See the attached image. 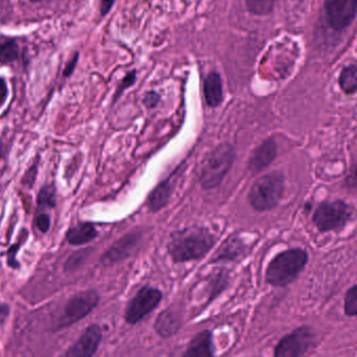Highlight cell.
I'll use <instances>...</instances> for the list:
<instances>
[{
  "label": "cell",
  "mask_w": 357,
  "mask_h": 357,
  "mask_svg": "<svg viewBox=\"0 0 357 357\" xmlns=\"http://www.w3.org/2000/svg\"><path fill=\"white\" fill-rule=\"evenodd\" d=\"M217 237L208 227L194 225L170 234L167 252L175 264L204 258L214 248Z\"/></svg>",
  "instance_id": "1"
},
{
  "label": "cell",
  "mask_w": 357,
  "mask_h": 357,
  "mask_svg": "<svg viewBox=\"0 0 357 357\" xmlns=\"http://www.w3.org/2000/svg\"><path fill=\"white\" fill-rule=\"evenodd\" d=\"M308 252L302 248H288L275 255L265 271V282L273 287L294 283L308 264Z\"/></svg>",
  "instance_id": "2"
},
{
  "label": "cell",
  "mask_w": 357,
  "mask_h": 357,
  "mask_svg": "<svg viewBox=\"0 0 357 357\" xmlns=\"http://www.w3.org/2000/svg\"><path fill=\"white\" fill-rule=\"evenodd\" d=\"M235 160V148L229 143L220 144L208 152L198 174L202 189L210 191L218 188L229 174Z\"/></svg>",
  "instance_id": "3"
},
{
  "label": "cell",
  "mask_w": 357,
  "mask_h": 357,
  "mask_svg": "<svg viewBox=\"0 0 357 357\" xmlns=\"http://www.w3.org/2000/svg\"><path fill=\"white\" fill-rule=\"evenodd\" d=\"M285 190V176L281 171H273L259 177L248 192V202L256 212L264 213L277 208Z\"/></svg>",
  "instance_id": "4"
},
{
  "label": "cell",
  "mask_w": 357,
  "mask_h": 357,
  "mask_svg": "<svg viewBox=\"0 0 357 357\" xmlns=\"http://www.w3.org/2000/svg\"><path fill=\"white\" fill-rule=\"evenodd\" d=\"M354 212V208L344 200H327L317 204L312 222L321 233L340 231L352 220Z\"/></svg>",
  "instance_id": "5"
},
{
  "label": "cell",
  "mask_w": 357,
  "mask_h": 357,
  "mask_svg": "<svg viewBox=\"0 0 357 357\" xmlns=\"http://www.w3.org/2000/svg\"><path fill=\"white\" fill-rule=\"evenodd\" d=\"M317 334L310 326H301L286 334L275 347V357H300L312 350Z\"/></svg>",
  "instance_id": "6"
},
{
  "label": "cell",
  "mask_w": 357,
  "mask_h": 357,
  "mask_svg": "<svg viewBox=\"0 0 357 357\" xmlns=\"http://www.w3.org/2000/svg\"><path fill=\"white\" fill-rule=\"evenodd\" d=\"M100 294L96 290H83L66 303L56 329H63L86 317L99 305Z\"/></svg>",
  "instance_id": "7"
},
{
  "label": "cell",
  "mask_w": 357,
  "mask_h": 357,
  "mask_svg": "<svg viewBox=\"0 0 357 357\" xmlns=\"http://www.w3.org/2000/svg\"><path fill=\"white\" fill-rule=\"evenodd\" d=\"M162 300V292L158 288L146 285L137 290L125 311V321L129 325H137L153 312Z\"/></svg>",
  "instance_id": "8"
},
{
  "label": "cell",
  "mask_w": 357,
  "mask_h": 357,
  "mask_svg": "<svg viewBox=\"0 0 357 357\" xmlns=\"http://www.w3.org/2000/svg\"><path fill=\"white\" fill-rule=\"evenodd\" d=\"M188 165L185 160L178 165L164 181H160L148 195L146 206L151 213H158L166 208L172 197L177 181L185 173Z\"/></svg>",
  "instance_id": "9"
},
{
  "label": "cell",
  "mask_w": 357,
  "mask_h": 357,
  "mask_svg": "<svg viewBox=\"0 0 357 357\" xmlns=\"http://www.w3.org/2000/svg\"><path fill=\"white\" fill-rule=\"evenodd\" d=\"M144 238V231L141 229L126 234L114 242L109 250L104 252L101 257V263L104 266H112L122 261L126 260L137 250Z\"/></svg>",
  "instance_id": "10"
},
{
  "label": "cell",
  "mask_w": 357,
  "mask_h": 357,
  "mask_svg": "<svg viewBox=\"0 0 357 357\" xmlns=\"http://www.w3.org/2000/svg\"><path fill=\"white\" fill-rule=\"evenodd\" d=\"M248 254V244L244 238L236 233L229 236L211 257L208 264H227L240 262Z\"/></svg>",
  "instance_id": "11"
},
{
  "label": "cell",
  "mask_w": 357,
  "mask_h": 357,
  "mask_svg": "<svg viewBox=\"0 0 357 357\" xmlns=\"http://www.w3.org/2000/svg\"><path fill=\"white\" fill-rule=\"evenodd\" d=\"M328 22L334 30L348 28L356 15V0H325Z\"/></svg>",
  "instance_id": "12"
},
{
  "label": "cell",
  "mask_w": 357,
  "mask_h": 357,
  "mask_svg": "<svg viewBox=\"0 0 357 357\" xmlns=\"http://www.w3.org/2000/svg\"><path fill=\"white\" fill-rule=\"evenodd\" d=\"M103 338V330L98 324H91L76 342L64 353L66 357H91L97 353Z\"/></svg>",
  "instance_id": "13"
},
{
  "label": "cell",
  "mask_w": 357,
  "mask_h": 357,
  "mask_svg": "<svg viewBox=\"0 0 357 357\" xmlns=\"http://www.w3.org/2000/svg\"><path fill=\"white\" fill-rule=\"evenodd\" d=\"M278 146L275 139H267L250 153L248 168L252 174L262 172L277 158Z\"/></svg>",
  "instance_id": "14"
},
{
  "label": "cell",
  "mask_w": 357,
  "mask_h": 357,
  "mask_svg": "<svg viewBox=\"0 0 357 357\" xmlns=\"http://www.w3.org/2000/svg\"><path fill=\"white\" fill-rule=\"evenodd\" d=\"M183 314L178 307L170 306L158 314L154 323V330L162 338H170L181 330Z\"/></svg>",
  "instance_id": "15"
},
{
  "label": "cell",
  "mask_w": 357,
  "mask_h": 357,
  "mask_svg": "<svg viewBox=\"0 0 357 357\" xmlns=\"http://www.w3.org/2000/svg\"><path fill=\"white\" fill-rule=\"evenodd\" d=\"M231 285V271L225 267L215 269L206 278V290H208V296H206V303L204 306V310L208 308V305L212 304L215 300H217L219 296L223 294Z\"/></svg>",
  "instance_id": "16"
},
{
  "label": "cell",
  "mask_w": 357,
  "mask_h": 357,
  "mask_svg": "<svg viewBox=\"0 0 357 357\" xmlns=\"http://www.w3.org/2000/svg\"><path fill=\"white\" fill-rule=\"evenodd\" d=\"M215 355L213 333L206 329L196 334L183 353V357H213Z\"/></svg>",
  "instance_id": "17"
},
{
  "label": "cell",
  "mask_w": 357,
  "mask_h": 357,
  "mask_svg": "<svg viewBox=\"0 0 357 357\" xmlns=\"http://www.w3.org/2000/svg\"><path fill=\"white\" fill-rule=\"evenodd\" d=\"M97 227L91 222H79L73 225L66 234V240L74 246L85 245L98 237Z\"/></svg>",
  "instance_id": "18"
},
{
  "label": "cell",
  "mask_w": 357,
  "mask_h": 357,
  "mask_svg": "<svg viewBox=\"0 0 357 357\" xmlns=\"http://www.w3.org/2000/svg\"><path fill=\"white\" fill-rule=\"evenodd\" d=\"M204 97L211 107L220 105L223 100L222 81L217 73H211L204 82Z\"/></svg>",
  "instance_id": "19"
},
{
  "label": "cell",
  "mask_w": 357,
  "mask_h": 357,
  "mask_svg": "<svg viewBox=\"0 0 357 357\" xmlns=\"http://www.w3.org/2000/svg\"><path fill=\"white\" fill-rule=\"evenodd\" d=\"M20 49L13 38H3L0 41V66H9L20 59Z\"/></svg>",
  "instance_id": "20"
},
{
  "label": "cell",
  "mask_w": 357,
  "mask_h": 357,
  "mask_svg": "<svg viewBox=\"0 0 357 357\" xmlns=\"http://www.w3.org/2000/svg\"><path fill=\"white\" fill-rule=\"evenodd\" d=\"M340 89H342L344 93L347 95H353L356 91L357 89V70L356 66H347L340 73Z\"/></svg>",
  "instance_id": "21"
},
{
  "label": "cell",
  "mask_w": 357,
  "mask_h": 357,
  "mask_svg": "<svg viewBox=\"0 0 357 357\" xmlns=\"http://www.w3.org/2000/svg\"><path fill=\"white\" fill-rule=\"evenodd\" d=\"M57 202H56V188L54 185H43L37 195V206L43 208H55Z\"/></svg>",
  "instance_id": "22"
},
{
  "label": "cell",
  "mask_w": 357,
  "mask_h": 357,
  "mask_svg": "<svg viewBox=\"0 0 357 357\" xmlns=\"http://www.w3.org/2000/svg\"><path fill=\"white\" fill-rule=\"evenodd\" d=\"M279 0H246V7L255 15H267L275 9Z\"/></svg>",
  "instance_id": "23"
},
{
  "label": "cell",
  "mask_w": 357,
  "mask_h": 357,
  "mask_svg": "<svg viewBox=\"0 0 357 357\" xmlns=\"http://www.w3.org/2000/svg\"><path fill=\"white\" fill-rule=\"evenodd\" d=\"M344 314L349 317H355L357 315V286L353 285L352 287L347 290L344 294Z\"/></svg>",
  "instance_id": "24"
},
{
  "label": "cell",
  "mask_w": 357,
  "mask_h": 357,
  "mask_svg": "<svg viewBox=\"0 0 357 357\" xmlns=\"http://www.w3.org/2000/svg\"><path fill=\"white\" fill-rule=\"evenodd\" d=\"M91 248H87V250H81V252H75L74 255H72L70 259L66 260V265H64L66 271H76L84 262L85 257L91 252Z\"/></svg>",
  "instance_id": "25"
},
{
  "label": "cell",
  "mask_w": 357,
  "mask_h": 357,
  "mask_svg": "<svg viewBox=\"0 0 357 357\" xmlns=\"http://www.w3.org/2000/svg\"><path fill=\"white\" fill-rule=\"evenodd\" d=\"M135 81H137V72H135V70H132V72L128 73V74L125 76V78L123 79L121 84L119 85L116 93H114V101L116 102V100H118V98H120L121 96H122V93H124L127 89L132 86V85L135 84Z\"/></svg>",
  "instance_id": "26"
},
{
  "label": "cell",
  "mask_w": 357,
  "mask_h": 357,
  "mask_svg": "<svg viewBox=\"0 0 357 357\" xmlns=\"http://www.w3.org/2000/svg\"><path fill=\"white\" fill-rule=\"evenodd\" d=\"M20 246H22V243H14L10 246L9 250H8L7 254V263L8 266L11 267L13 269H20V262L17 260V254L20 252Z\"/></svg>",
  "instance_id": "27"
},
{
  "label": "cell",
  "mask_w": 357,
  "mask_h": 357,
  "mask_svg": "<svg viewBox=\"0 0 357 357\" xmlns=\"http://www.w3.org/2000/svg\"><path fill=\"white\" fill-rule=\"evenodd\" d=\"M35 227L43 234H47L51 229V216L47 213H40L34 219Z\"/></svg>",
  "instance_id": "28"
},
{
  "label": "cell",
  "mask_w": 357,
  "mask_h": 357,
  "mask_svg": "<svg viewBox=\"0 0 357 357\" xmlns=\"http://www.w3.org/2000/svg\"><path fill=\"white\" fill-rule=\"evenodd\" d=\"M79 58H80V54H79V52H77V53L75 54L74 57H73V59L68 62V66H66V68H64V78H68V77L72 76L73 73H74L75 70H76L77 64H78L79 61Z\"/></svg>",
  "instance_id": "29"
},
{
  "label": "cell",
  "mask_w": 357,
  "mask_h": 357,
  "mask_svg": "<svg viewBox=\"0 0 357 357\" xmlns=\"http://www.w3.org/2000/svg\"><path fill=\"white\" fill-rule=\"evenodd\" d=\"M9 98V89H8L7 81L0 77V107L5 105Z\"/></svg>",
  "instance_id": "30"
},
{
  "label": "cell",
  "mask_w": 357,
  "mask_h": 357,
  "mask_svg": "<svg viewBox=\"0 0 357 357\" xmlns=\"http://www.w3.org/2000/svg\"><path fill=\"white\" fill-rule=\"evenodd\" d=\"M344 183H346L348 189H351L352 191H355V189H356V166L355 165H353L352 172L349 173Z\"/></svg>",
  "instance_id": "31"
},
{
  "label": "cell",
  "mask_w": 357,
  "mask_h": 357,
  "mask_svg": "<svg viewBox=\"0 0 357 357\" xmlns=\"http://www.w3.org/2000/svg\"><path fill=\"white\" fill-rule=\"evenodd\" d=\"M158 101H160V97L158 93H149L144 98V104L147 106L148 108H153L158 105Z\"/></svg>",
  "instance_id": "32"
},
{
  "label": "cell",
  "mask_w": 357,
  "mask_h": 357,
  "mask_svg": "<svg viewBox=\"0 0 357 357\" xmlns=\"http://www.w3.org/2000/svg\"><path fill=\"white\" fill-rule=\"evenodd\" d=\"M116 0H101V6H100V13L102 17H105L114 6Z\"/></svg>",
  "instance_id": "33"
},
{
  "label": "cell",
  "mask_w": 357,
  "mask_h": 357,
  "mask_svg": "<svg viewBox=\"0 0 357 357\" xmlns=\"http://www.w3.org/2000/svg\"><path fill=\"white\" fill-rule=\"evenodd\" d=\"M10 315V306L5 303L0 302V326L3 325Z\"/></svg>",
  "instance_id": "34"
},
{
  "label": "cell",
  "mask_w": 357,
  "mask_h": 357,
  "mask_svg": "<svg viewBox=\"0 0 357 357\" xmlns=\"http://www.w3.org/2000/svg\"><path fill=\"white\" fill-rule=\"evenodd\" d=\"M6 154V147L5 144H3V139H0V160L5 156Z\"/></svg>",
  "instance_id": "35"
},
{
  "label": "cell",
  "mask_w": 357,
  "mask_h": 357,
  "mask_svg": "<svg viewBox=\"0 0 357 357\" xmlns=\"http://www.w3.org/2000/svg\"><path fill=\"white\" fill-rule=\"evenodd\" d=\"M30 1H32V3H40L43 0H30Z\"/></svg>",
  "instance_id": "36"
}]
</instances>
